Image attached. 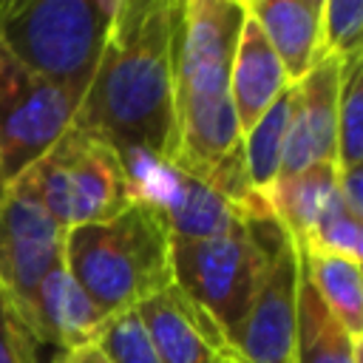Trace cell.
Listing matches in <instances>:
<instances>
[{
  "label": "cell",
  "instance_id": "obj_1",
  "mask_svg": "<svg viewBox=\"0 0 363 363\" xmlns=\"http://www.w3.org/2000/svg\"><path fill=\"white\" fill-rule=\"evenodd\" d=\"M184 0H119L74 128L119 153L173 156L176 45Z\"/></svg>",
  "mask_w": 363,
  "mask_h": 363
},
{
  "label": "cell",
  "instance_id": "obj_2",
  "mask_svg": "<svg viewBox=\"0 0 363 363\" xmlns=\"http://www.w3.org/2000/svg\"><path fill=\"white\" fill-rule=\"evenodd\" d=\"M244 20L241 0H184L176 45L170 164L213 184L252 213L272 216L247 184L230 71Z\"/></svg>",
  "mask_w": 363,
  "mask_h": 363
},
{
  "label": "cell",
  "instance_id": "obj_3",
  "mask_svg": "<svg viewBox=\"0 0 363 363\" xmlns=\"http://www.w3.org/2000/svg\"><path fill=\"white\" fill-rule=\"evenodd\" d=\"M173 235L147 201H130L108 221L65 233V267L105 318L136 309L173 284Z\"/></svg>",
  "mask_w": 363,
  "mask_h": 363
},
{
  "label": "cell",
  "instance_id": "obj_4",
  "mask_svg": "<svg viewBox=\"0 0 363 363\" xmlns=\"http://www.w3.org/2000/svg\"><path fill=\"white\" fill-rule=\"evenodd\" d=\"M119 0H0V43L77 99L99 65Z\"/></svg>",
  "mask_w": 363,
  "mask_h": 363
},
{
  "label": "cell",
  "instance_id": "obj_5",
  "mask_svg": "<svg viewBox=\"0 0 363 363\" xmlns=\"http://www.w3.org/2000/svg\"><path fill=\"white\" fill-rule=\"evenodd\" d=\"M284 241L286 233L272 216L250 218L216 238L173 241V284L199 303L230 340Z\"/></svg>",
  "mask_w": 363,
  "mask_h": 363
},
{
  "label": "cell",
  "instance_id": "obj_6",
  "mask_svg": "<svg viewBox=\"0 0 363 363\" xmlns=\"http://www.w3.org/2000/svg\"><path fill=\"white\" fill-rule=\"evenodd\" d=\"M20 182L31 187L65 233L108 221L133 201L119 150L77 128L37 159Z\"/></svg>",
  "mask_w": 363,
  "mask_h": 363
},
{
  "label": "cell",
  "instance_id": "obj_7",
  "mask_svg": "<svg viewBox=\"0 0 363 363\" xmlns=\"http://www.w3.org/2000/svg\"><path fill=\"white\" fill-rule=\"evenodd\" d=\"M79 99L26 68L0 43V164L14 184L77 119Z\"/></svg>",
  "mask_w": 363,
  "mask_h": 363
},
{
  "label": "cell",
  "instance_id": "obj_8",
  "mask_svg": "<svg viewBox=\"0 0 363 363\" xmlns=\"http://www.w3.org/2000/svg\"><path fill=\"white\" fill-rule=\"evenodd\" d=\"M119 156L125 164L133 201L153 204L167 218L173 241L216 238L241 227L250 218H264L261 213L247 210L213 184L179 170L176 164L159 156L142 150H125Z\"/></svg>",
  "mask_w": 363,
  "mask_h": 363
},
{
  "label": "cell",
  "instance_id": "obj_9",
  "mask_svg": "<svg viewBox=\"0 0 363 363\" xmlns=\"http://www.w3.org/2000/svg\"><path fill=\"white\" fill-rule=\"evenodd\" d=\"M60 261H65V230L17 179L0 201V292L26 326L37 286Z\"/></svg>",
  "mask_w": 363,
  "mask_h": 363
},
{
  "label": "cell",
  "instance_id": "obj_10",
  "mask_svg": "<svg viewBox=\"0 0 363 363\" xmlns=\"http://www.w3.org/2000/svg\"><path fill=\"white\" fill-rule=\"evenodd\" d=\"M298 286H301V255L295 241L286 235L241 326L227 340L235 363H292Z\"/></svg>",
  "mask_w": 363,
  "mask_h": 363
},
{
  "label": "cell",
  "instance_id": "obj_11",
  "mask_svg": "<svg viewBox=\"0 0 363 363\" xmlns=\"http://www.w3.org/2000/svg\"><path fill=\"white\" fill-rule=\"evenodd\" d=\"M340 77H343V60L320 57L315 68L301 82L292 85V108H289L286 145H284L278 182L292 179L315 164L335 162Z\"/></svg>",
  "mask_w": 363,
  "mask_h": 363
},
{
  "label": "cell",
  "instance_id": "obj_12",
  "mask_svg": "<svg viewBox=\"0 0 363 363\" xmlns=\"http://www.w3.org/2000/svg\"><path fill=\"white\" fill-rule=\"evenodd\" d=\"M159 363H227L233 352L216 320L176 284L136 306Z\"/></svg>",
  "mask_w": 363,
  "mask_h": 363
},
{
  "label": "cell",
  "instance_id": "obj_13",
  "mask_svg": "<svg viewBox=\"0 0 363 363\" xmlns=\"http://www.w3.org/2000/svg\"><path fill=\"white\" fill-rule=\"evenodd\" d=\"M108 320L111 318L99 312V306L71 275L65 261H60L37 286L28 315V329L40 346L48 343L65 352L94 343Z\"/></svg>",
  "mask_w": 363,
  "mask_h": 363
},
{
  "label": "cell",
  "instance_id": "obj_14",
  "mask_svg": "<svg viewBox=\"0 0 363 363\" xmlns=\"http://www.w3.org/2000/svg\"><path fill=\"white\" fill-rule=\"evenodd\" d=\"M258 23L289 85L301 82L323 57V0H241Z\"/></svg>",
  "mask_w": 363,
  "mask_h": 363
},
{
  "label": "cell",
  "instance_id": "obj_15",
  "mask_svg": "<svg viewBox=\"0 0 363 363\" xmlns=\"http://www.w3.org/2000/svg\"><path fill=\"white\" fill-rule=\"evenodd\" d=\"M286 88H289V79L284 74L281 60L275 57L258 23L244 11L235 54H233V71H230V96H233L241 136L261 119V113Z\"/></svg>",
  "mask_w": 363,
  "mask_h": 363
},
{
  "label": "cell",
  "instance_id": "obj_16",
  "mask_svg": "<svg viewBox=\"0 0 363 363\" xmlns=\"http://www.w3.org/2000/svg\"><path fill=\"white\" fill-rule=\"evenodd\" d=\"M269 210L284 233L301 247L323 221L343 210L337 196V167L335 162L315 164L292 179L278 182L269 196Z\"/></svg>",
  "mask_w": 363,
  "mask_h": 363
},
{
  "label": "cell",
  "instance_id": "obj_17",
  "mask_svg": "<svg viewBox=\"0 0 363 363\" xmlns=\"http://www.w3.org/2000/svg\"><path fill=\"white\" fill-rule=\"evenodd\" d=\"M360 340L343 329L301 272L292 363H360Z\"/></svg>",
  "mask_w": 363,
  "mask_h": 363
},
{
  "label": "cell",
  "instance_id": "obj_18",
  "mask_svg": "<svg viewBox=\"0 0 363 363\" xmlns=\"http://www.w3.org/2000/svg\"><path fill=\"white\" fill-rule=\"evenodd\" d=\"M301 272L315 286L326 309L343 323V329L354 337H363V284H360V264L329 255L298 250Z\"/></svg>",
  "mask_w": 363,
  "mask_h": 363
},
{
  "label": "cell",
  "instance_id": "obj_19",
  "mask_svg": "<svg viewBox=\"0 0 363 363\" xmlns=\"http://www.w3.org/2000/svg\"><path fill=\"white\" fill-rule=\"evenodd\" d=\"M289 108H292V85L241 136V159H244L247 184L264 201H267L269 190L275 187V182L281 176L284 145H286V125H289Z\"/></svg>",
  "mask_w": 363,
  "mask_h": 363
},
{
  "label": "cell",
  "instance_id": "obj_20",
  "mask_svg": "<svg viewBox=\"0 0 363 363\" xmlns=\"http://www.w3.org/2000/svg\"><path fill=\"white\" fill-rule=\"evenodd\" d=\"M363 164V54L343 60L337 96V139L335 167Z\"/></svg>",
  "mask_w": 363,
  "mask_h": 363
},
{
  "label": "cell",
  "instance_id": "obj_21",
  "mask_svg": "<svg viewBox=\"0 0 363 363\" xmlns=\"http://www.w3.org/2000/svg\"><path fill=\"white\" fill-rule=\"evenodd\" d=\"M363 54V0H323V57Z\"/></svg>",
  "mask_w": 363,
  "mask_h": 363
},
{
  "label": "cell",
  "instance_id": "obj_22",
  "mask_svg": "<svg viewBox=\"0 0 363 363\" xmlns=\"http://www.w3.org/2000/svg\"><path fill=\"white\" fill-rule=\"evenodd\" d=\"M96 343L108 354L111 363H159V354L153 352L150 337H147L136 309L111 318L102 326Z\"/></svg>",
  "mask_w": 363,
  "mask_h": 363
},
{
  "label": "cell",
  "instance_id": "obj_23",
  "mask_svg": "<svg viewBox=\"0 0 363 363\" xmlns=\"http://www.w3.org/2000/svg\"><path fill=\"white\" fill-rule=\"evenodd\" d=\"M298 250L329 252V255H340V258L360 264V258H363V221L349 216L346 210H340L329 221H323Z\"/></svg>",
  "mask_w": 363,
  "mask_h": 363
},
{
  "label": "cell",
  "instance_id": "obj_24",
  "mask_svg": "<svg viewBox=\"0 0 363 363\" xmlns=\"http://www.w3.org/2000/svg\"><path fill=\"white\" fill-rule=\"evenodd\" d=\"M37 349L40 343L34 340L31 329L0 292V363H40Z\"/></svg>",
  "mask_w": 363,
  "mask_h": 363
},
{
  "label": "cell",
  "instance_id": "obj_25",
  "mask_svg": "<svg viewBox=\"0 0 363 363\" xmlns=\"http://www.w3.org/2000/svg\"><path fill=\"white\" fill-rule=\"evenodd\" d=\"M337 196L349 216L363 221V164L337 167Z\"/></svg>",
  "mask_w": 363,
  "mask_h": 363
},
{
  "label": "cell",
  "instance_id": "obj_26",
  "mask_svg": "<svg viewBox=\"0 0 363 363\" xmlns=\"http://www.w3.org/2000/svg\"><path fill=\"white\" fill-rule=\"evenodd\" d=\"M51 363H111L108 354L99 349V343H85V346H77V349H65L60 352Z\"/></svg>",
  "mask_w": 363,
  "mask_h": 363
},
{
  "label": "cell",
  "instance_id": "obj_27",
  "mask_svg": "<svg viewBox=\"0 0 363 363\" xmlns=\"http://www.w3.org/2000/svg\"><path fill=\"white\" fill-rule=\"evenodd\" d=\"M6 190H9V182H6V176H3V164H0V201H3Z\"/></svg>",
  "mask_w": 363,
  "mask_h": 363
},
{
  "label": "cell",
  "instance_id": "obj_28",
  "mask_svg": "<svg viewBox=\"0 0 363 363\" xmlns=\"http://www.w3.org/2000/svg\"><path fill=\"white\" fill-rule=\"evenodd\" d=\"M227 363H235V360H227Z\"/></svg>",
  "mask_w": 363,
  "mask_h": 363
}]
</instances>
